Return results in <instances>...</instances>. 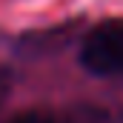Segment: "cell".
<instances>
[{"mask_svg":"<svg viewBox=\"0 0 123 123\" xmlns=\"http://www.w3.org/2000/svg\"><path fill=\"white\" fill-rule=\"evenodd\" d=\"M80 63L100 77L123 74V17L106 20L86 34L80 46Z\"/></svg>","mask_w":123,"mask_h":123,"instance_id":"cell-1","label":"cell"},{"mask_svg":"<svg viewBox=\"0 0 123 123\" xmlns=\"http://www.w3.org/2000/svg\"><path fill=\"white\" fill-rule=\"evenodd\" d=\"M9 86H12V74H9V69L0 66V103H3V97L9 94Z\"/></svg>","mask_w":123,"mask_h":123,"instance_id":"cell-2","label":"cell"},{"mask_svg":"<svg viewBox=\"0 0 123 123\" xmlns=\"http://www.w3.org/2000/svg\"><path fill=\"white\" fill-rule=\"evenodd\" d=\"M12 123H52L49 117H40V115H23V117H17V120Z\"/></svg>","mask_w":123,"mask_h":123,"instance_id":"cell-3","label":"cell"}]
</instances>
